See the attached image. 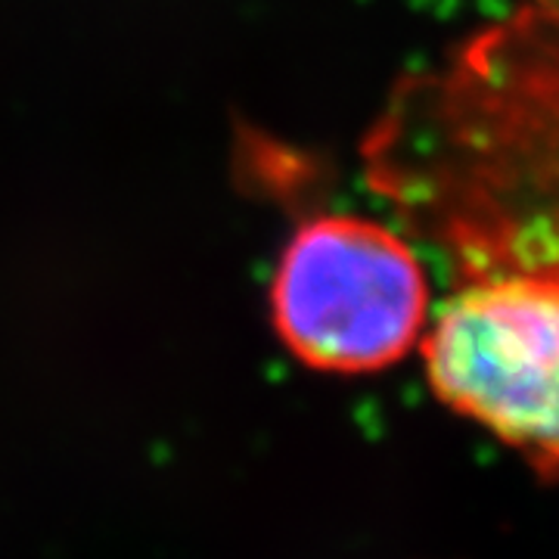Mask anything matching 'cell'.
I'll list each match as a JSON object with an SVG mask.
<instances>
[{
    "mask_svg": "<svg viewBox=\"0 0 559 559\" xmlns=\"http://www.w3.org/2000/svg\"><path fill=\"white\" fill-rule=\"evenodd\" d=\"M423 336L429 382L444 404L532 463L559 469V271L479 274Z\"/></svg>",
    "mask_w": 559,
    "mask_h": 559,
    "instance_id": "1",
    "label": "cell"
},
{
    "mask_svg": "<svg viewBox=\"0 0 559 559\" xmlns=\"http://www.w3.org/2000/svg\"><path fill=\"white\" fill-rule=\"evenodd\" d=\"M271 305L296 358L333 373H370L404 358L426 333L429 280L392 227L320 215L286 242Z\"/></svg>",
    "mask_w": 559,
    "mask_h": 559,
    "instance_id": "2",
    "label": "cell"
}]
</instances>
